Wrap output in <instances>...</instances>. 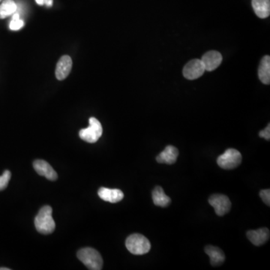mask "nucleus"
<instances>
[{
    "label": "nucleus",
    "instance_id": "obj_18",
    "mask_svg": "<svg viewBox=\"0 0 270 270\" xmlns=\"http://www.w3.org/2000/svg\"><path fill=\"white\" fill-rule=\"evenodd\" d=\"M17 5L13 0H3L0 5V19H5L16 12Z\"/></svg>",
    "mask_w": 270,
    "mask_h": 270
},
{
    "label": "nucleus",
    "instance_id": "obj_3",
    "mask_svg": "<svg viewBox=\"0 0 270 270\" xmlns=\"http://www.w3.org/2000/svg\"><path fill=\"white\" fill-rule=\"evenodd\" d=\"M78 258L89 270H100L102 269V258L100 253L94 248H81L78 251Z\"/></svg>",
    "mask_w": 270,
    "mask_h": 270
},
{
    "label": "nucleus",
    "instance_id": "obj_22",
    "mask_svg": "<svg viewBox=\"0 0 270 270\" xmlns=\"http://www.w3.org/2000/svg\"><path fill=\"white\" fill-rule=\"evenodd\" d=\"M259 136L261 138H264V139L267 140V141H270V125L269 124L267 125V128L259 132Z\"/></svg>",
    "mask_w": 270,
    "mask_h": 270
},
{
    "label": "nucleus",
    "instance_id": "obj_6",
    "mask_svg": "<svg viewBox=\"0 0 270 270\" xmlns=\"http://www.w3.org/2000/svg\"><path fill=\"white\" fill-rule=\"evenodd\" d=\"M209 203L213 207L215 213L218 216H222L228 213L232 206L229 198L224 194H213L209 198Z\"/></svg>",
    "mask_w": 270,
    "mask_h": 270
},
{
    "label": "nucleus",
    "instance_id": "obj_19",
    "mask_svg": "<svg viewBox=\"0 0 270 270\" xmlns=\"http://www.w3.org/2000/svg\"><path fill=\"white\" fill-rule=\"evenodd\" d=\"M24 26V22L22 20L20 19L19 14L17 13L13 14L12 20L10 23V30L17 31V30H21Z\"/></svg>",
    "mask_w": 270,
    "mask_h": 270
},
{
    "label": "nucleus",
    "instance_id": "obj_5",
    "mask_svg": "<svg viewBox=\"0 0 270 270\" xmlns=\"http://www.w3.org/2000/svg\"><path fill=\"white\" fill-rule=\"evenodd\" d=\"M242 157L238 150L228 149L217 159L218 166L224 170H232L240 166Z\"/></svg>",
    "mask_w": 270,
    "mask_h": 270
},
{
    "label": "nucleus",
    "instance_id": "obj_23",
    "mask_svg": "<svg viewBox=\"0 0 270 270\" xmlns=\"http://www.w3.org/2000/svg\"><path fill=\"white\" fill-rule=\"evenodd\" d=\"M48 1V0H35V2H36V3L39 5H45Z\"/></svg>",
    "mask_w": 270,
    "mask_h": 270
},
{
    "label": "nucleus",
    "instance_id": "obj_10",
    "mask_svg": "<svg viewBox=\"0 0 270 270\" xmlns=\"http://www.w3.org/2000/svg\"><path fill=\"white\" fill-rule=\"evenodd\" d=\"M33 168L37 174L40 176L46 177L48 180L54 181L57 180L58 175L54 168L44 160H35L33 162Z\"/></svg>",
    "mask_w": 270,
    "mask_h": 270
},
{
    "label": "nucleus",
    "instance_id": "obj_4",
    "mask_svg": "<svg viewBox=\"0 0 270 270\" xmlns=\"http://www.w3.org/2000/svg\"><path fill=\"white\" fill-rule=\"evenodd\" d=\"M89 122L90 125L88 128L81 129L79 132V136L83 141L90 144H94L97 142L102 135V125L95 117H91Z\"/></svg>",
    "mask_w": 270,
    "mask_h": 270
},
{
    "label": "nucleus",
    "instance_id": "obj_2",
    "mask_svg": "<svg viewBox=\"0 0 270 270\" xmlns=\"http://www.w3.org/2000/svg\"><path fill=\"white\" fill-rule=\"evenodd\" d=\"M125 246L128 251L134 255L147 254L151 249V244L148 239L139 234L130 235L125 241Z\"/></svg>",
    "mask_w": 270,
    "mask_h": 270
},
{
    "label": "nucleus",
    "instance_id": "obj_1",
    "mask_svg": "<svg viewBox=\"0 0 270 270\" xmlns=\"http://www.w3.org/2000/svg\"><path fill=\"white\" fill-rule=\"evenodd\" d=\"M52 212V208L50 206H44L40 210L35 218V226L38 232L42 234H50L54 232L56 224Z\"/></svg>",
    "mask_w": 270,
    "mask_h": 270
},
{
    "label": "nucleus",
    "instance_id": "obj_25",
    "mask_svg": "<svg viewBox=\"0 0 270 270\" xmlns=\"http://www.w3.org/2000/svg\"><path fill=\"white\" fill-rule=\"evenodd\" d=\"M0 270H10V269L8 268H3V267H1Z\"/></svg>",
    "mask_w": 270,
    "mask_h": 270
},
{
    "label": "nucleus",
    "instance_id": "obj_7",
    "mask_svg": "<svg viewBox=\"0 0 270 270\" xmlns=\"http://www.w3.org/2000/svg\"><path fill=\"white\" fill-rule=\"evenodd\" d=\"M205 71L201 60H192L184 67L183 75L186 79L196 80L202 76Z\"/></svg>",
    "mask_w": 270,
    "mask_h": 270
},
{
    "label": "nucleus",
    "instance_id": "obj_11",
    "mask_svg": "<svg viewBox=\"0 0 270 270\" xmlns=\"http://www.w3.org/2000/svg\"><path fill=\"white\" fill-rule=\"evenodd\" d=\"M270 231L266 228L247 232V237L250 242L256 246H261L265 244L270 239Z\"/></svg>",
    "mask_w": 270,
    "mask_h": 270
},
{
    "label": "nucleus",
    "instance_id": "obj_16",
    "mask_svg": "<svg viewBox=\"0 0 270 270\" xmlns=\"http://www.w3.org/2000/svg\"><path fill=\"white\" fill-rule=\"evenodd\" d=\"M152 201L155 206L167 207L171 203V199L165 194L161 186H156L152 191Z\"/></svg>",
    "mask_w": 270,
    "mask_h": 270
},
{
    "label": "nucleus",
    "instance_id": "obj_24",
    "mask_svg": "<svg viewBox=\"0 0 270 270\" xmlns=\"http://www.w3.org/2000/svg\"><path fill=\"white\" fill-rule=\"evenodd\" d=\"M45 5H46L48 7L52 6L53 0H48V2H46V4H45Z\"/></svg>",
    "mask_w": 270,
    "mask_h": 270
},
{
    "label": "nucleus",
    "instance_id": "obj_14",
    "mask_svg": "<svg viewBox=\"0 0 270 270\" xmlns=\"http://www.w3.org/2000/svg\"><path fill=\"white\" fill-rule=\"evenodd\" d=\"M205 252L210 257V263L214 267L221 265L225 261L224 253L218 247L207 245L205 248Z\"/></svg>",
    "mask_w": 270,
    "mask_h": 270
},
{
    "label": "nucleus",
    "instance_id": "obj_21",
    "mask_svg": "<svg viewBox=\"0 0 270 270\" xmlns=\"http://www.w3.org/2000/svg\"><path fill=\"white\" fill-rule=\"evenodd\" d=\"M260 197L267 206H270V190L264 189L260 192Z\"/></svg>",
    "mask_w": 270,
    "mask_h": 270
},
{
    "label": "nucleus",
    "instance_id": "obj_26",
    "mask_svg": "<svg viewBox=\"0 0 270 270\" xmlns=\"http://www.w3.org/2000/svg\"><path fill=\"white\" fill-rule=\"evenodd\" d=\"M0 2H2V0H0Z\"/></svg>",
    "mask_w": 270,
    "mask_h": 270
},
{
    "label": "nucleus",
    "instance_id": "obj_9",
    "mask_svg": "<svg viewBox=\"0 0 270 270\" xmlns=\"http://www.w3.org/2000/svg\"><path fill=\"white\" fill-rule=\"evenodd\" d=\"M72 68V60L69 56H62L57 62L56 77L59 81H63L69 75Z\"/></svg>",
    "mask_w": 270,
    "mask_h": 270
},
{
    "label": "nucleus",
    "instance_id": "obj_13",
    "mask_svg": "<svg viewBox=\"0 0 270 270\" xmlns=\"http://www.w3.org/2000/svg\"><path fill=\"white\" fill-rule=\"evenodd\" d=\"M179 151L174 146H168L156 157V161L161 164H173L177 161Z\"/></svg>",
    "mask_w": 270,
    "mask_h": 270
},
{
    "label": "nucleus",
    "instance_id": "obj_12",
    "mask_svg": "<svg viewBox=\"0 0 270 270\" xmlns=\"http://www.w3.org/2000/svg\"><path fill=\"white\" fill-rule=\"evenodd\" d=\"M98 196L103 201H107V202L115 203L120 202L124 198V194L121 190L111 189L108 188H100L98 191Z\"/></svg>",
    "mask_w": 270,
    "mask_h": 270
},
{
    "label": "nucleus",
    "instance_id": "obj_17",
    "mask_svg": "<svg viewBox=\"0 0 270 270\" xmlns=\"http://www.w3.org/2000/svg\"><path fill=\"white\" fill-rule=\"evenodd\" d=\"M258 76L263 84L269 85L270 84V57L265 56L261 60L258 70Z\"/></svg>",
    "mask_w": 270,
    "mask_h": 270
},
{
    "label": "nucleus",
    "instance_id": "obj_20",
    "mask_svg": "<svg viewBox=\"0 0 270 270\" xmlns=\"http://www.w3.org/2000/svg\"><path fill=\"white\" fill-rule=\"evenodd\" d=\"M11 174L9 171H5L2 176H0V191L5 189L8 186Z\"/></svg>",
    "mask_w": 270,
    "mask_h": 270
},
{
    "label": "nucleus",
    "instance_id": "obj_15",
    "mask_svg": "<svg viewBox=\"0 0 270 270\" xmlns=\"http://www.w3.org/2000/svg\"><path fill=\"white\" fill-rule=\"evenodd\" d=\"M253 9L260 18H268L270 14V0H252Z\"/></svg>",
    "mask_w": 270,
    "mask_h": 270
},
{
    "label": "nucleus",
    "instance_id": "obj_8",
    "mask_svg": "<svg viewBox=\"0 0 270 270\" xmlns=\"http://www.w3.org/2000/svg\"><path fill=\"white\" fill-rule=\"evenodd\" d=\"M222 56L218 51H211L203 56L201 61L206 71H212L216 69L222 62Z\"/></svg>",
    "mask_w": 270,
    "mask_h": 270
}]
</instances>
